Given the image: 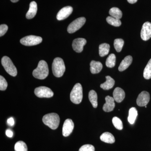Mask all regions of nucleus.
<instances>
[{"label":"nucleus","mask_w":151,"mask_h":151,"mask_svg":"<svg viewBox=\"0 0 151 151\" xmlns=\"http://www.w3.org/2000/svg\"><path fill=\"white\" fill-rule=\"evenodd\" d=\"M33 76L35 78L44 79L48 76L49 69L46 61L41 60L39 62L37 67L33 71Z\"/></svg>","instance_id":"1"},{"label":"nucleus","mask_w":151,"mask_h":151,"mask_svg":"<svg viewBox=\"0 0 151 151\" xmlns=\"http://www.w3.org/2000/svg\"><path fill=\"white\" fill-rule=\"evenodd\" d=\"M60 121L59 116L55 113L46 114L42 118V122L44 124L53 130L56 129L58 128Z\"/></svg>","instance_id":"2"},{"label":"nucleus","mask_w":151,"mask_h":151,"mask_svg":"<svg viewBox=\"0 0 151 151\" xmlns=\"http://www.w3.org/2000/svg\"><path fill=\"white\" fill-rule=\"evenodd\" d=\"M65 70V64L63 60L60 58H55L52 64L53 75L56 77H60L64 74Z\"/></svg>","instance_id":"3"},{"label":"nucleus","mask_w":151,"mask_h":151,"mask_svg":"<svg viewBox=\"0 0 151 151\" xmlns=\"http://www.w3.org/2000/svg\"><path fill=\"white\" fill-rule=\"evenodd\" d=\"M83 98V89L80 83H77L73 86L70 94V100L72 103L78 104L81 103Z\"/></svg>","instance_id":"4"},{"label":"nucleus","mask_w":151,"mask_h":151,"mask_svg":"<svg viewBox=\"0 0 151 151\" xmlns=\"http://www.w3.org/2000/svg\"><path fill=\"white\" fill-rule=\"evenodd\" d=\"M1 63L5 70L9 75L12 76H16L17 74L16 67L9 57H3L1 59Z\"/></svg>","instance_id":"5"},{"label":"nucleus","mask_w":151,"mask_h":151,"mask_svg":"<svg viewBox=\"0 0 151 151\" xmlns=\"http://www.w3.org/2000/svg\"><path fill=\"white\" fill-rule=\"evenodd\" d=\"M42 38L35 35H29L22 38L20 43L25 46H30L37 45L42 42Z\"/></svg>","instance_id":"6"},{"label":"nucleus","mask_w":151,"mask_h":151,"mask_svg":"<svg viewBox=\"0 0 151 151\" xmlns=\"http://www.w3.org/2000/svg\"><path fill=\"white\" fill-rule=\"evenodd\" d=\"M86 21V19L84 17L76 19L68 25L67 28L68 32L71 34L77 31L84 25Z\"/></svg>","instance_id":"7"},{"label":"nucleus","mask_w":151,"mask_h":151,"mask_svg":"<svg viewBox=\"0 0 151 151\" xmlns=\"http://www.w3.org/2000/svg\"><path fill=\"white\" fill-rule=\"evenodd\" d=\"M36 96L40 98H50L54 95L51 89L46 86H40L35 89Z\"/></svg>","instance_id":"8"},{"label":"nucleus","mask_w":151,"mask_h":151,"mask_svg":"<svg viewBox=\"0 0 151 151\" xmlns=\"http://www.w3.org/2000/svg\"><path fill=\"white\" fill-rule=\"evenodd\" d=\"M141 37L144 41L149 40L151 37V23L146 22L143 24L141 32Z\"/></svg>","instance_id":"9"},{"label":"nucleus","mask_w":151,"mask_h":151,"mask_svg":"<svg viewBox=\"0 0 151 151\" xmlns=\"http://www.w3.org/2000/svg\"><path fill=\"white\" fill-rule=\"evenodd\" d=\"M150 99V94L147 91H143L139 94L137 100L138 106L140 107L147 106Z\"/></svg>","instance_id":"10"},{"label":"nucleus","mask_w":151,"mask_h":151,"mask_svg":"<svg viewBox=\"0 0 151 151\" xmlns=\"http://www.w3.org/2000/svg\"><path fill=\"white\" fill-rule=\"evenodd\" d=\"M73 128L74 124L72 120L70 119H66L64 122L63 127V135L64 137H68L73 132Z\"/></svg>","instance_id":"11"},{"label":"nucleus","mask_w":151,"mask_h":151,"mask_svg":"<svg viewBox=\"0 0 151 151\" xmlns=\"http://www.w3.org/2000/svg\"><path fill=\"white\" fill-rule=\"evenodd\" d=\"M86 43V40L83 38H78L74 40L72 43L73 50L77 52H81L83 51V47Z\"/></svg>","instance_id":"12"},{"label":"nucleus","mask_w":151,"mask_h":151,"mask_svg":"<svg viewBox=\"0 0 151 151\" xmlns=\"http://www.w3.org/2000/svg\"><path fill=\"white\" fill-rule=\"evenodd\" d=\"M73 12V8L70 6L64 7L61 9L57 15L56 18L58 20H62L67 18Z\"/></svg>","instance_id":"13"},{"label":"nucleus","mask_w":151,"mask_h":151,"mask_svg":"<svg viewBox=\"0 0 151 151\" xmlns=\"http://www.w3.org/2000/svg\"><path fill=\"white\" fill-rule=\"evenodd\" d=\"M105 100L106 103L103 105V111L106 112L113 111L115 107V100L113 97L107 96L105 97Z\"/></svg>","instance_id":"14"},{"label":"nucleus","mask_w":151,"mask_h":151,"mask_svg":"<svg viewBox=\"0 0 151 151\" xmlns=\"http://www.w3.org/2000/svg\"><path fill=\"white\" fill-rule=\"evenodd\" d=\"M125 93L124 90L120 87H116L113 92V97L116 102L121 103L124 100Z\"/></svg>","instance_id":"15"},{"label":"nucleus","mask_w":151,"mask_h":151,"mask_svg":"<svg viewBox=\"0 0 151 151\" xmlns=\"http://www.w3.org/2000/svg\"><path fill=\"white\" fill-rule=\"evenodd\" d=\"M37 4L35 1H32L29 4V8L28 11L26 15L27 19H32L34 17L37 12Z\"/></svg>","instance_id":"16"},{"label":"nucleus","mask_w":151,"mask_h":151,"mask_svg":"<svg viewBox=\"0 0 151 151\" xmlns=\"http://www.w3.org/2000/svg\"><path fill=\"white\" fill-rule=\"evenodd\" d=\"M90 70L92 74L99 73L103 68V65L101 62L92 60L90 63Z\"/></svg>","instance_id":"17"},{"label":"nucleus","mask_w":151,"mask_h":151,"mask_svg":"<svg viewBox=\"0 0 151 151\" xmlns=\"http://www.w3.org/2000/svg\"><path fill=\"white\" fill-rule=\"evenodd\" d=\"M133 58L131 55L126 56L123 60H122L119 67V70L120 71H123L127 69L130 65L132 64Z\"/></svg>","instance_id":"18"},{"label":"nucleus","mask_w":151,"mask_h":151,"mask_svg":"<svg viewBox=\"0 0 151 151\" xmlns=\"http://www.w3.org/2000/svg\"><path fill=\"white\" fill-rule=\"evenodd\" d=\"M100 139L104 142L109 144H113L115 142V139L113 135L108 132L103 133L100 136Z\"/></svg>","instance_id":"19"},{"label":"nucleus","mask_w":151,"mask_h":151,"mask_svg":"<svg viewBox=\"0 0 151 151\" xmlns=\"http://www.w3.org/2000/svg\"><path fill=\"white\" fill-rule=\"evenodd\" d=\"M106 81L100 85V87L104 90H108L113 88L115 84V80L109 76H106Z\"/></svg>","instance_id":"20"},{"label":"nucleus","mask_w":151,"mask_h":151,"mask_svg":"<svg viewBox=\"0 0 151 151\" xmlns=\"http://www.w3.org/2000/svg\"><path fill=\"white\" fill-rule=\"evenodd\" d=\"M137 115V111L136 108L133 107L130 108L128 118V122L130 124H133L134 123Z\"/></svg>","instance_id":"21"},{"label":"nucleus","mask_w":151,"mask_h":151,"mask_svg":"<svg viewBox=\"0 0 151 151\" xmlns=\"http://www.w3.org/2000/svg\"><path fill=\"white\" fill-rule=\"evenodd\" d=\"M110 46L108 44L103 43L99 46V55L104 57L107 55L110 51Z\"/></svg>","instance_id":"22"},{"label":"nucleus","mask_w":151,"mask_h":151,"mask_svg":"<svg viewBox=\"0 0 151 151\" xmlns=\"http://www.w3.org/2000/svg\"><path fill=\"white\" fill-rule=\"evenodd\" d=\"M89 99L90 103L94 108H97L98 105L97 93L94 90H92L89 92Z\"/></svg>","instance_id":"23"},{"label":"nucleus","mask_w":151,"mask_h":151,"mask_svg":"<svg viewBox=\"0 0 151 151\" xmlns=\"http://www.w3.org/2000/svg\"><path fill=\"white\" fill-rule=\"evenodd\" d=\"M109 14L111 17L116 19H120L122 18V12L118 8L113 7L111 8L109 11Z\"/></svg>","instance_id":"24"},{"label":"nucleus","mask_w":151,"mask_h":151,"mask_svg":"<svg viewBox=\"0 0 151 151\" xmlns=\"http://www.w3.org/2000/svg\"><path fill=\"white\" fill-rule=\"evenodd\" d=\"M116 57L115 54H110L106 61V65L108 68H113L116 65Z\"/></svg>","instance_id":"25"},{"label":"nucleus","mask_w":151,"mask_h":151,"mask_svg":"<svg viewBox=\"0 0 151 151\" xmlns=\"http://www.w3.org/2000/svg\"><path fill=\"white\" fill-rule=\"evenodd\" d=\"M143 75L144 78L146 79H150L151 78V58L144 69Z\"/></svg>","instance_id":"26"},{"label":"nucleus","mask_w":151,"mask_h":151,"mask_svg":"<svg viewBox=\"0 0 151 151\" xmlns=\"http://www.w3.org/2000/svg\"><path fill=\"white\" fill-rule=\"evenodd\" d=\"M14 150L15 151H27V146L23 141H19L15 145Z\"/></svg>","instance_id":"27"},{"label":"nucleus","mask_w":151,"mask_h":151,"mask_svg":"<svg viewBox=\"0 0 151 151\" xmlns=\"http://www.w3.org/2000/svg\"><path fill=\"white\" fill-rule=\"evenodd\" d=\"M106 21L109 24L115 27H119L122 24V22L119 19L115 18L112 17H108Z\"/></svg>","instance_id":"28"},{"label":"nucleus","mask_w":151,"mask_h":151,"mask_svg":"<svg viewBox=\"0 0 151 151\" xmlns=\"http://www.w3.org/2000/svg\"><path fill=\"white\" fill-rule=\"evenodd\" d=\"M124 45V41L122 39H116L114 40V47L118 52H120L122 51Z\"/></svg>","instance_id":"29"},{"label":"nucleus","mask_w":151,"mask_h":151,"mask_svg":"<svg viewBox=\"0 0 151 151\" xmlns=\"http://www.w3.org/2000/svg\"><path fill=\"white\" fill-rule=\"evenodd\" d=\"M112 122L114 127L117 129L122 130L123 129V124L121 119L117 117H113Z\"/></svg>","instance_id":"30"},{"label":"nucleus","mask_w":151,"mask_h":151,"mask_svg":"<svg viewBox=\"0 0 151 151\" xmlns=\"http://www.w3.org/2000/svg\"><path fill=\"white\" fill-rule=\"evenodd\" d=\"M8 86V83L5 79L3 76H0V90L4 91L6 89Z\"/></svg>","instance_id":"31"},{"label":"nucleus","mask_w":151,"mask_h":151,"mask_svg":"<svg viewBox=\"0 0 151 151\" xmlns=\"http://www.w3.org/2000/svg\"><path fill=\"white\" fill-rule=\"evenodd\" d=\"M94 146L91 145H85L79 149V151H94Z\"/></svg>","instance_id":"32"},{"label":"nucleus","mask_w":151,"mask_h":151,"mask_svg":"<svg viewBox=\"0 0 151 151\" xmlns=\"http://www.w3.org/2000/svg\"><path fill=\"white\" fill-rule=\"evenodd\" d=\"M8 29V27L5 24H1L0 26V36L4 35Z\"/></svg>","instance_id":"33"},{"label":"nucleus","mask_w":151,"mask_h":151,"mask_svg":"<svg viewBox=\"0 0 151 151\" xmlns=\"http://www.w3.org/2000/svg\"><path fill=\"white\" fill-rule=\"evenodd\" d=\"M7 123L9 126H11V127L13 126L14 124V120L13 118L11 117V118H10L9 119H8Z\"/></svg>","instance_id":"34"},{"label":"nucleus","mask_w":151,"mask_h":151,"mask_svg":"<svg viewBox=\"0 0 151 151\" xmlns=\"http://www.w3.org/2000/svg\"><path fill=\"white\" fill-rule=\"evenodd\" d=\"M6 135L9 138L12 137L13 135V133L12 131L10 129L6 130Z\"/></svg>","instance_id":"35"},{"label":"nucleus","mask_w":151,"mask_h":151,"mask_svg":"<svg viewBox=\"0 0 151 151\" xmlns=\"http://www.w3.org/2000/svg\"><path fill=\"white\" fill-rule=\"evenodd\" d=\"M137 1L138 0H127L128 2L131 4H134V3L137 2Z\"/></svg>","instance_id":"36"},{"label":"nucleus","mask_w":151,"mask_h":151,"mask_svg":"<svg viewBox=\"0 0 151 151\" xmlns=\"http://www.w3.org/2000/svg\"><path fill=\"white\" fill-rule=\"evenodd\" d=\"M19 0H11V1L13 3H16Z\"/></svg>","instance_id":"37"}]
</instances>
